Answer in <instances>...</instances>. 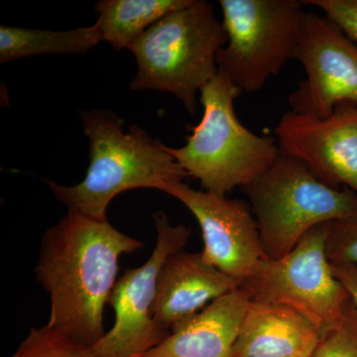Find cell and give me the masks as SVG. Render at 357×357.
I'll list each match as a JSON object with an SVG mask.
<instances>
[{
	"label": "cell",
	"mask_w": 357,
	"mask_h": 357,
	"mask_svg": "<svg viewBox=\"0 0 357 357\" xmlns=\"http://www.w3.org/2000/svg\"><path fill=\"white\" fill-rule=\"evenodd\" d=\"M144 246L107 220L68 211L41 239L37 281L50 298L47 326L93 347L105 335L103 312L119 274V258Z\"/></svg>",
	"instance_id": "cell-1"
},
{
	"label": "cell",
	"mask_w": 357,
	"mask_h": 357,
	"mask_svg": "<svg viewBox=\"0 0 357 357\" xmlns=\"http://www.w3.org/2000/svg\"><path fill=\"white\" fill-rule=\"evenodd\" d=\"M81 117L89 142L86 177L70 187L43 180L68 211L103 222L110 202L121 192L141 188L162 192L189 178L166 145L139 126L124 130L123 121L110 110L81 112Z\"/></svg>",
	"instance_id": "cell-2"
},
{
	"label": "cell",
	"mask_w": 357,
	"mask_h": 357,
	"mask_svg": "<svg viewBox=\"0 0 357 357\" xmlns=\"http://www.w3.org/2000/svg\"><path fill=\"white\" fill-rule=\"evenodd\" d=\"M227 43V32L210 2L192 0L129 45L137 63L130 89L172 93L192 116L198 93L218 75V53Z\"/></svg>",
	"instance_id": "cell-3"
},
{
	"label": "cell",
	"mask_w": 357,
	"mask_h": 357,
	"mask_svg": "<svg viewBox=\"0 0 357 357\" xmlns=\"http://www.w3.org/2000/svg\"><path fill=\"white\" fill-rule=\"evenodd\" d=\"M199 93L201 121L184 146L167 151L204 191L227 196L265 172L281 152L276 140L256 135L237 119L234 102L241 93L225 74L218 72Z\"/></svg>",
	"instance_id": "cell-4"
},
{
	"label": "cell",
	"mask_w": 357,
	"mask_h": 357,
	"mask_svg": "<svg viewBox=\"0 0 357 357\" xmlns=\"http://www.w3.org/2000/svg\"><path fill=\"white\" fill-rule=\"evenodd\" d=\"M243 191L267 259L287 255L310 230L357 215V194L324 184L299 160L280 154Z\"/></svg>",
	"instance_id": "cell-5"
},
{
	"label": "cell",
	"mask_w": 357,
	"mask_h": 357,
	"mask_svg": "<svg viewBox=\"0 0 357 357\" xmlns=\"http://www.w3.org/2000/svg\"><path fill=\"white\" fill-rule=\"evenodd\" d=\"M227 43L218 51V72L241 93L261 91L296 60L305 15L298 0H220Z\"/></svg>",
	"instance_id": "cell-6"
},
{
	"label": "cell",
	"mask_w": 357,
	"mask_h": 357,
	"mask_svg": "<svg viewBox=\"0 0 357 357\" xmlns=\"http://www.w3.org/2000/svg\"><path fill=\"white\" fill-rule=\"evenodd\" d=\"M253 302L297 312L319 335L340 323L351 297L326 253V223L307 232L283 257L260 263L241 284Z\"/></svg>",
	"instance_id": "cell-7"
},
{
	"label": "cell",
	"mask_w": 357,
	"mask_h": 357,
	"mask_svg": "<svg viewBox=\"0 0 357 357\" xmlns=\"http://www.w3.org/2000/svg\"><path fill=\"white\" fill-rule=\"evenodd\" d=\"M156 245L144 264L128 268L117 279L109 303L114 309V326L93 347L102 357H142L158 347L170 333L153 318L158 277L167 258L185 249L192 229L174 225L164 211L153 213Z\"/></svg>",
	"instance_id": "cell-8"
},
{
	"label": "cell",
	"mask_w": 357,
	"mask_h": 357,
	"mask_svg": "<svg viewBox=\"0 0 357 357\" xmlns=\"http://www.w3.org/2000/svg\"><path fill=\"white\" fill-rule=\"evenodd\" d=\"M296 60L307 76L289 96L292 112L326 119L340 103L357 107V44L332 20L306 13Z\"/></svg>",
	"instance_id": "cell-9"
},
{
	"label": "cell",
	"mask_w": 357,
	"mask_h": 357,
	"mask_svg": "<svg viewBox=\"0 0 357 357\" xmlns=\"http://www.w3.org/2000/svg\"><path fill=\"white\" fill-rule=\"evenodd\" d=\"M162 192L184 204L198 220L204 261L243 284L267 259L250 206L238 199L195 190L184 182Z\"/></svg>",
	"instance_id": "cell-10"
},
{
	"label": "cell",
	"mask_w": 357,
	"mask_h": 357,
	"mask_svg": "<svg viewBox=\"0 0 357 357\" xmlns=\"http://www.w3.org/2000/svg\"><path fill=\"white\" fill-rule=\"evenodd\" d=\"M281 154L299 160L324 184L357 194V107L337 105L326 119L292 110L274 129Z\"/></svg>",
	"instance_id": "cell-11"
},
{
	"label": "cell",
	"mask_w": 357,
	"mask_h": 357,
	"mask_svg": "<svg viewBox=\"0 0 357 357\" xmlns=\"http://www.w3.org/2000/svg\"><path fill=\"white\" fill-rule=\"evenodd\" d=\"M241 287L238 281L185 249L167 258L158 277L153 318L171 333L174 326L203 311L213 301Z\"/></svg>",
	"instance_id": "cell-12"
},
{
	"label": "cell",
	"mask_w": 357,
	"mask_h": 357,
	"mask_svg": "<svg viewBox=\"0 0 357 357\" xmlns=\"http://www.w3.org/2000/svg\"><path fill=\"white\" fill-rule=\"evenodd\" d=\"M250 297L239 287L174 326L158 347L142 357H230Z\"/></svg>",
	"instance_id": "cell-13"
},
{
	"label": "cell",
	"mask_w": 357,
	"mask_h": 357,
	"mask_svg": "<svg viewBox=\"0 0 357 357\" xmlns=\"http://www.w3.org/2000/svg\"><path fill=\"white\" fill-rule=\"evenodd\" d=\"M319 337L294 310L250 301L230 357H312Z\"/></svg>",
	"instance_id": "cell-14"
},
{
	"label": "cell",
	"mask_w": 357,
	"mask_h": 357,
	"mask_svg": "<svg viewBox=\"0 0 357 357\" xmlns=\"http://www.w3.org/2000/svg\"><path fill=\"white\" fill-rule=\"evenodd\" d=\"M192 0H102L96 6V24L103 42L116 51L129 45L157 21L189 6Z\"/></svg>",
	"instance_id": "cell-15"
},
{
	"label": "cell",
	"mask_w": 357,
	"mask_h": 357,
	"mask_svg": "<svg viewBox=\"0 0 357 357\" xmlns=\"http://www.w3.org/2000/svg\"><path fill=\"white\" fill-rule=\"evenodd\" d=\"M103 42L96 23L67 31L0 27V63L41 55L84 54Z\"/></svg>",
	"instance_id": "cell-16"
},
{
	"label": "cell",
	"mask_w": 357,
	"mask_h": 357,
	"mask_svg": "<svg viewBox=\"0 0 357 357\" xmlns=\"http://www.w3.org/2000/svg\"><path fill=\"white\" fill-rule=\"evenodd\" d=\"M11 357H102L49 326L32 328Z\"/></svg>",
	"instance_id": "cell-17"
},
{
	"label": "cell",
	"mask_w": 357,
	"mask_h": 357,
	"mask_svg": "<svg viewBox=\"0 0 357 357\" xmlns=\"http://www.w3.org/2000/svg\"><path fill=\"white\" fill-rule=\"evenodd\" d=\"M312 357H357V310L351 298L340 323L319 337Z\"/></svg>",
	"instance_id": "cell-18"
},
{
	"label": "cell",
	"mask_w": 357,
	"mask_h": 357,
	"mask_svg": "<svg viewBox=\"0 0 357 357\" xmlns=\"http://www.w3.org/2000/svg\"><path fill=\"white\" fill-rule=\"evenodd\" d=\"M326 253L331 264L357 266V215L326 223Z\"/></svg>",
	"instance_id": "cell-19"
},
{
	"label": "cell",
	"mask_w": 357,
	"mask_h": 357,
	"mask_svg": "<svg viewBox=\"0 0 357 357\" xmlns=\"http://www.w3.org/2000/svg\"><path fill=\"white\" fill-rule=\"evenodd\" d=\"M304 6L318 7L357 44V0H304Z\"/></svg>",
	"instance_id": "cell-20"
},
{
	"label": "cell",
	"mask_w": 357,
	"mask_h": 357,
	"mask_svg": "<svg viewBox=\"0 0 357 357\" xmlns=\"http://www.w3.org/2000/svg\"><path fill=\"white\" fill-rule=\"evenodd\" d=\"M333 274L349 293L357 310V266L352 264H332Z\"/></svg>",
	"instance_id": "cell-21"
}]
</instances>
